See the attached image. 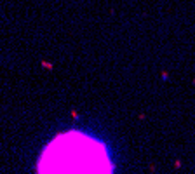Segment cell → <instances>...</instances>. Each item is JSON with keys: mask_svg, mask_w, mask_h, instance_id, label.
Listing matches in <instances>:
<instances>
[{"mask_svg": "<svg viewBox=\"0 0 195 174\" xmlns=\"http://www.w3.org/2000/svg\"><path fill=\"white\" fill-rule=\"evenodd\" d=\"M105 144L82 132L59 134L38 164V174H111Z\"/></svg>", "mask_w": 195, "mask_h": 174, "instance_id": "6da1fadb", "label": "cell"}]
</instances>
